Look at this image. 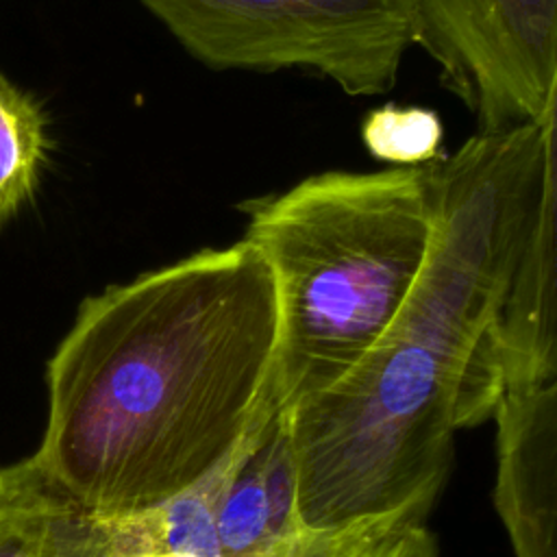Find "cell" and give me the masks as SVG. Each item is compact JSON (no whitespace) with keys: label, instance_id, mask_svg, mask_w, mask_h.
<instances>
[{"label":"cell","instance_id":"1","mask_svg":"<svg viewBox=\"0 0 557 557\" xmlns=\"http://www.w3.org/2000/svg\"><path fill=\"white\" fill-rule=\"evenodd\" d=\"M544 172L542 124L474 133L435 161V224L396 318L331 387L283 416L311 529L433 507L459 429L494 418L498 331L529 246Z\"/></svg>","mask_w":557,"mask_h":557},{"label":"cell","instance_id":"2","mask_svg":"<svg viewBox=\"0 0 557 557\" xmlns=\"http://www.w3.org/2000/svg\"><path fill=\"white\" fill-rule=\"evenodd\" d=\"M274 337V281L244 237L85 298L46 368L30 463L100 518L165 503L248 429Z\"/></svg>","mask_w":557,"mask_h":557},{"label":"cell","instance_id":"3","mask_svg":"<svg viewBox=\"0 0 557 557\" xmlns=\"http://www.w3.org/2000/svg\"><path fill=\"white\" fill-rule=\"evenodd\" d=\"M239 211L274 281L276 337L255 411L276 418L339 381L396 318L431 246L435 163L320 172Z\"/></svg>","mask_w":557,"mask_h":557},{"label":"cell","instance_id":"4","mask_svg":"<svg viewBox=\"0 0 557 557\" xmlns=\"http://www.w3.org/2000/svg\"><path fill=\"white\" fill-rule=\"evenodd\" d=\"M213 70H307L348 96L387 94L418 46L416 0H141Z\"/></svg>","mask_w":557,"mask_h":557},{"label":"cell","instance_id":"5","mask_svg":"<svg viewBox=\"0 0 557 557\" xmlns=\"http://www.w3.org/2000/svg\"><path fill=\"white\" fill-rule=\"evenodd\" d=\"M418 46L479 131L542 122L557 83V0H416Z\"/></svg>","mask_w":557,"mask_h":557},{"label":"cell","instance_id":"6","mask_svg":"<svg viewBox=\"0 0 557 557\" xmlns=\"http://www.w3.org/2000/svg\"><path fill=\"white\" fill-rule=\"evenodd\" d=\"M494 509L513 557H557V381L505 392L496 413Z\"/></svg>","mask_w":557,"mask_h":557},{"label":"cell","instance_id":"7","mask_svg":"<svg viewBox=\"0 0 557 557\" xmlns=\"http://www.w3.org/2000/svg\"><path fill=\"white\" fill-rule=\"evenodd\" d=\"M540 124V205L498 331L505 392H529L557 381V83Z\"/></svg>","mask_w":557,"mask_h":557},{"label":"cell","instance_id":"8","mask_svg":"<svg viewBox=\"0 0 557 557\" xmlns=\"http://www.w3.org/2000/svg\"><path fill=\"white\" fill-rule=\"evenodd\" d=\"M139 516L100 518L52 487L33 466L0 531V557H141Z\"/></svg>","mask_w":557,"mask_h":557},{"label":"cell","instance_id":"9","mask_svg":"<svg viewBox=\"0 0 557 557\" xmlns=\"http://www.w3.org/2000/svg\"><path fill=\"white\" fill-rule=\"evenodd\" d=\"M429 507L403 509L302 533L289 557H437V542L426 527Z\"/></svg>","mask_w":557,"mask_h":557},{"label":"cell","instance_id":"10","mask_svg":"<svg viewBox=\"0 0 557 557\" xmlns=\"http://www.w3.org/2000/svg\"><path fill=\"white\" fill-rule=\"evenodd\" d=\"M46 152L41 107L0 74V226L33 198Z\"/></svg>","mask_w":557,"mask_h":557},{"label":"cell","instance_id":"11","mask_svg":"<svg viewBox=\"0 0 557 557\" xmlns=\"http://www.w3.org/2000/svg\"><path fill=\"white\" fill-rule=\"evenodd\" d=\"M361 141L389 168H424L444 157V120L429 107L385 102L361 120Z\"/></svg>","mask_w":557,"mask_h":557},{"label":"cell","instance_id":"12","mask_svg":"<svg viewBox=\"0 0 557 557\" xmlns=\"http://www.w3.org/2000/svg\"><path fill=\"white\" fill-rule=\"evenodd\" d=\"M261 444L237 470L222 498L218 516L222 557H255L281 540L274 529Z\"/></svg>","mask_w":557,"mask_h":557},{"label":"cell","instance_id":"13","mask_svg":"<svg viewBox=\"0 0 557 557\" xmlns=\"http://www.w3.org/2000/svg\"><path fill=\"white\" fill-rule=\"evenodd\" d=\"M307 531V527L305 529H300L298 533H292V535H287V537H283V540H278V542H274L268 550H263V553H259V555H255V557H289L292 555V550L296 548V544L300 542V537H302V533ZM141 557H189V555H172V553H161V555H141Z\"/></svg>","mask_w":557,"mask_h":557}]
</instances>
